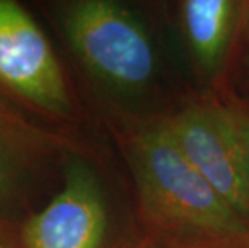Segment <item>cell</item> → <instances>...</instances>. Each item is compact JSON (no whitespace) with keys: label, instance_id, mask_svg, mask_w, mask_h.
<instances>
[{"label":"cell","instance_id":"1","mask_svg":"<svg viewBox=\"0 0 249 248\" xmlns=\"http://www.w3.org/2000/svg\"><path fill=\"white\" fill-rule=\"evenodd\" d=\"M142 214L156 235L241 232L240 218L198 170L167 129L166 121L137 129L127 140Z\"/></svg>","mask_w":249,"mask_h":248},{"label":"cell","instance_id":"2","mask_svg":"<svg viewBox=\"0 0 249 248\" xmlns=\"http://www.w3.org/2000/svg\"><path fill=\"white\" fill-rule=\"evenodd\" d=\"M71 50L92 75L114 91L139 92L156 73V54L143 23L111 0H76L60 10Z\"/></svg>","mask_w":249,"mask_h":248},{"label":"cell","instance_id":"3","mask_svg":"<svg viewBox=\"0 0 249 248\" xmlns=\"http://www.w3.org/2000/svg\"><path fill=\"white\" fill-rule=\"evenodd\" d=\"M166 124L206 182L249 223L248 160L219 98L187 105Z\"/></svg>","mask_w":249,"mask_h":248},{"label":"cell","instance_id":"4","mask_svg":"<svg viewBox=\"0 0 249 248\" xmlns=\"http://www.w3.org/2000/svg\"><path fill=\"white\" fill-rule=\"evenodd\" d=\"M0 82L52 114H68L70 94L49 39L13 0H0Z\"/></svg>","mask_w":249,"mask_h":248},{"label":"cell","instance_id":"5","mask_svg":"<svg viewBox=\"0 0 249 248\" xmlns=\"http://www.w3.org/2000/svg\"><path fill=\"white\" fill-rule=\"evenodd\" d=\"M108 211L98 176L81 158H71L63 186L44 210L28 219L24 248H102Z\"/></svg>","mask_w":249,"mask_h":248},{"label":"cell","instance_id":"6","mask_svg":"<svg viewBox=\"0 0 249 248\" xmlns=\"http://www.w3.org/2000/svg\"><path fill=\"white\" fill-rule=\"evenodd\" d=\"M240 5L233 0L180 2V19L188 49L206 73H214L225 60L238 23Z\"/></svg>","mask_w":249,"mask_h":248},{"label":"cell","instance_id":"7","mask_svg":"<svg viewBox=\"0 0 249 248\" xmlns=\"http://www.w3.org/2000/svg\"><path fill=\"white\" fill-rule=\"evenodd\" d=\"M40 147V134L0 112V210L17 203Z\"/></svg>","mask_w":249,"mask_h":248},{"label":"cell","instance_id":"8","mask_svg":"<svg viewBox=\"0 0 249 248\" xmlns=\"http://www.w3.org/2000/svg\"><path fill=\"white\" fill-rule=\"evenodd\" d=\"M153 248H249V229L219 234L158 235Z\"/></svg>","mask_w":249,"mask_h":248},{"label":"cell","instance_id":"9","mask_svg":"<svg viewBox=\"0 0 249 248\" xmlns=\"http://www.w3.org/2000/svg\"><path fill=\"white\" fill-rule=\"evenodd\" d=\"M219 102L240 140L249 166V103L231 94L219 98Z\"/></svg>","mask_w":249,"mask_h":248},{"label":"cell","instance_id":"10","mask_svg":"<svg viewBox=\"0 0 249 248\" xmlns=\"http://www.w3.org/2000/svg\"><path fill=\"white\" fill-rule=\"evenodd\" d=\"M0 248H15V232L12 226L0 218Z\"/></svg>","mask_w":249,"mask_h":248}]
</instances>
